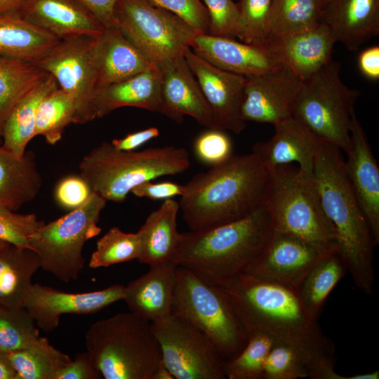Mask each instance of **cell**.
<instances>
[{
    "mask_svg": "<svg viewBox=\"0 0 379 379\" xmlns=\"http://www.w3.org/2000/svg\"><path fill=\"white\" fill-rule=\"evenodd\" d=\"M140 241L138 233H126L117 227L110 228L96 242L88 266L92 269L138 260Z\"/></svg>",
    "mask_w": 379,
    "mask_h": 379,
    "instance_id": "38",
    "label": "cell"
},
{
    "mask_svg": "<svg viewBox=\"0 0 379 379\" xmlns=\"http://www.w3.org/2000/svg\"><path fill=\"white\" fill-rule=\"evenodd\" d=\"M192 51L221 69L243 76L262 73L282 63L265 45L237 41L234 39L198 33Z\"/></svg>",
    "mask_w": 379,
    "mask_h": 379,
    "instance_id": "22",
    "label": "cell"
},
{
    "mask_svg": "<svg viewBox=\"0 0 379 379\" xmlns=\"http://www.w3.org/2000/svg\"><path fill=\"white\" fill-rule=\"evenodd\" d=\"M248 335L265 333L289 345L308 361L310 378L338 379L334 345L307 313L295 289L244 274L221 288Z\"/></svg>",
    "mask_w": 379,
    "mask_h": 379,
    "instance_id": "1",
    "label": "cell"
},
{
    "mask_svg": "<svg viewBox=\"0 0 379 379\" xmlns=\"http://www.w3.org/2000/svg\"><path fill=\"white\" fill-rule=\"evenodd\" d=\"M187 22L199 33L208 34L209 17L202 0H150Z\"/></svg>",
    "mask_w": 379,
    "mask_h": 379,
    "instance_id": "46",
    "label": "cell"
},
{
    "mask_svg": "<svg viewBox=\"0 0 379 379\" xmlns=\"http://www.w3.org/2000/svg\"><path fill=\"white\" fill-rule=\"evenodd\" d=\"M92 190L81 176H68L58 184L55 197L58 203L68 210L81 206L89 197Z\"/></svg>",
    "mask_w": 379,
    "mask_h": 379,
    "instance_id": "47",
    "label": "cell"
},
{
    "mask_svg": "<svg viewBox=\"0 0 379 379\" xmlns=\"http://www.w3.org/2000/svg\"><path fill=\"white\" fill-rule=\"evenodd\" d=\"M209 17L208 34L234 39L238 6L232 0H202Z\"/></svg>",
    "mask_w": 379,
    "mask_h": 379,
    "instance_id": "45",
    "label": "cell"
},
{
    "mask_svg": "<svg viewBox=\"0 0 379 379\" xmlns=\"http://www.w3.org/2000/svg\"><path fill=\"white\" fill-rule=\"evenodd\" d=\"M98 38L79 36L60 40L34 64L52 75L58 86L73 97L76 124L93 121L91 105L98 87Z\"/></svg>",
    "mask_w": 379,
    "mask_h": 379,
    "instance_id": "13",
    "label": "cell"
},
{
    "mask_svg": "<svg viewBox=\"0 0 379 379\" xmlns=\"http://www.w3.org/2000/svg\"><path fill=\"white\" fill-rule=\"evenodd\" d=\"M97 88L117 83L157 65L150 62L116 27L98 38Z\"/></svg>",
    "mask_w": 379,
    "mask_h": 379,
    "instance_id": "27",
    "label": "cell"
},
{
    "mask_svg": "<svg viewBox=\"0 0 379 379\" xmlns=\"http://www.w3.org/2000/svg\"><path fill=\"white\" fill-rule=\"evenodd\" d=\"M25 0H0V14L16 12Z\"/></svg>",
    "mask_w": 379,
    "mask_h": 379,
    "instance_id": "54",
    "label": "cell"
},
{
    "mask_svg": "<svg viewBox=\"0 0 379 379\" xmlns=\"http://www.w3.org/2000/svg\"><path fill=\"white\" fill-rule=\"evenodd\" d=\"M335 43L329 27L319 22L304 30L271 38L265 46L304 81L333 60Z\"/></svg>",
    "mask_w": 379,
    "mask_h": 379,
    "instance_id": "21",
    "label": "cell"
},
{
    "mask_svg": "<svg viewBox=\"0 0 379 379\" xmlns=\"http://www.w3.org/2000/svg\"><path fill=\"white\" fill-rule=\"evenodd\" d=\"M341 64L331 60L302 81L291 117L321 140L346 154L351 148L350 131L354 105L361 95L340 79Z\"/></svg>",
    "mask_w": 379,
    "mask_h": 379,
    "instance_id": "9",
    "label": "cell"
},
{
    "mask_svg": "<svg viewBox=\"0 0 379 379\" xmlns=\"http://www.w3.org/2000/svg\"><path fill=\"white\" fill-rule=\"evenodd\" d=\"M347 272L338 252L323 255L304 277L296 289L311 317L317 320L324 302Z\"/></svg>",
    "mask_w": 379,
    "mask_h": 379,
    "instance_id": "33",
    "label": "cell"
},
{
    "mask_svg": "<svg viewBox=\"0 0 379 379\" xmlns=\"http://www.w3.org/2000/svg\"><path fill=\"white\" fill-rule=\"evenodd\" d=\"M151 324L162 361L174 378H226L224 361L199 329L173 314Z\"/></svg>",
    "mask_w": 379,
    "mask_h": 379,
    "instance_id": "12",
    "label": "cell"
},
{
    "mask_svg": "<svg viewBox=\"0 0 379 379\" xmlns=\"http://www.w3.org/2000/svg\"><path fill=\"white\" fill-rule=\"evenodd\" d=\"M165 103L179 117L188 115L208 128H216L211 108L184 55L158 65Z\"/></svg>",
    "mask_w": 379,
    "mask_h": 379,
    "instance_id": "26",
    "label": "cell"
},
{
    "mask_svg": "<svg viewBox=\"0 0 379 379\" xmlns=\"http://www.w3.org/2000/svg\"><path fill=\"white\" fill-rule=\"evenodd\" d=\"M17 12L60 40L98 37L105 29L78 0H25Z\"/></svg>",
    "mask_w": 379,
    "mask_h": 379,
    "instance_id": "20",
    "label": "cell"
},
{
    "mask_svg": "<svg viewBox=\"0 0 379 379\" xmlns=\"http://www.w3.org/2000/svg\"><path fill=\"white\" fill-rule=\"evenodd\" d=\"M0 379H17V374L7 354L0 352Z\"/></svg>",
    "mask_w": 379,
    "mask_h": 379,
    "instance_id": "53",
    "label": "cell"
},
{
    "mask_svg": "<svg viewBox=\"0 0 379 379\" xmlns=\"http://www.w3.org/2000/svg\"><path fill=\"white\" fill-rule=\"evenodd\" d=\"M85 345L105 379H154L162 362L151 323L130 311L93 323Z\"/></svg>",
    "mask_w": 379,
    "mask_h": 379,
    "instance_id": "6",
    "label": "cell"
},
{
    "mask_svg": "<svg viewBox=\"0 0 379 379\" xmlns=\"http://www.w3.org/2000/svg\"><path fill=\"white\" fill-rule=\"evenodd\" d=\"M312 177L323 208L334 227L338 253L346 270L358 289L371 295L375 278L373 250L377 244L350 184L338 147L320 141Z\"/></svg>",
    "mask_w": 379,
    "mask_h": 379,
    "instance_id": "3",
    "label": "cell"
},
{
    "mask_svg": "<svg viewBox=\"0 0 379 379\" xmlns=\"http://www.w3.org/2000/svg\"><path fill=\"white\" fill-rule=\"evenodd\" d=\"M48 75L35 65L0 55V137L17 103Z\"/></svg>",
    "mask_w": 379,
    "mask_h": 379,
    "instance_id": "34",
    "label": "cell"
},
{
    "mask_svg": "<svg viewBox=\"0 0 379 379\" xmlns=\"http://www.w3.org/2000/svg\"><path fill=\"white\" fill-rule=\"evenodd\" d=\"M172 314L201 331L224 362L247 343L248 333L223 290L180 266L176 268Z\"/></svg>",
    "mask_w": 379,
    "mask_h": 379,
    "instance_id": "8",
    "label": "cell"
},
{
    "mask_svg": "<svg viewBox=\"0 0 379 379\" xmlns=\"http://www.w3.org/2000/svg\"><path fill=\"white\" fill-rule=\"evenodd\" d=\"M184 185L176 182L164 181L152 182L148 181L135 187L131 192L138 197H146L152 200H165L175 196H181Z\"/></svg>",
    "mask_w": 379,
    "mask_h": 379,
    "instance_id": "49",
    "label": "cell"
},
{
    "mask_svg": "<svg viewBox=\"0 0 379 379\" xmlns=\"http://www.w3.org/2000/svg\"><path fill=\"white\" fill-rule=\"evenodd\" d=\"M105 27H114V11L119 0H78Z\"/></svg>",
    "mask_w": 379,
    "mask_h": 379,
    "instance_id": "51",
    "label": "cell"
},
{
    "mask_svg": "<svg viewBox=\"0 0 379 379\" xmlns=\"http://www.w3.org/2000/svg\"><path fill=\"white\" fill-rule=\"evenodd\" d=\"M274 344L265 333H249L246 345L233 359L224 363L228 379H262L265 362Z\"/></svg>",
    "mask_w": 379,
    "mask_h": 379,
    "instance_id": "39",
    "label": "cell"
},
{
    "mask_svg": "<svg viewBox=\"0 0 379 379\" xmlns=\"http://www.w3.org/2000/svg\"><path fill=\"white\" fill-rule=\"evenodd\" d=\"M179 210L178 201L167 199L147 216L137 232L140 241V262L152 266L173 262L180 237L177 229Z\"/></svg>",
    "mask_w": 379,
    "mask_h": 379,
    "instance_id": "29",
    "label": "cell"
},
{
    "mask_svg": "<svg viewBox=\"0 0 379 379\" xmlns=\"http://www.w3.org/2000/svg\"><path fill=\"white\" fill-rule=\"evenodd\" d=\"M44 224L34 213L20 214L0 206V240L18 248L32 249L30 240Z\"/></svg>",
    "mask_w": 379,
    "mask_h": 379,
    "instance_id": "43",
    "label": "cell"
},
{
    "mask_svg": "<svg viewBox=\"0 0 379 379\" xmlns=\"http://www.w3.org/2000/svg\"><path fill=\"white\" fill-rule=\"evenodd\" d=\"M272 0H240L236 37L249 44L265 45L270 34Z\"/></svg>",
    "mask_w": 379,
    "mask_h": 379,
    "instance_id": "41",
    "label": "cell"
},
{
    "mask_svg": "<svg viewBox=\"0 0 379 379\" xmlns=\"http://www.w3.org/2000/svg\"><path fill=\"white\" fill-rule=\"evenodd\" d=\"M154 379H174V378L162 361L155 373Z\"/></svg>",
    "mask_w": 379,
    "mask_h": 379,
    "instance_id": "56",
    "label": "cell"
},
{
    "mask_svg": "<svg viewBox=\"0 0 379 379\" xmlns=\"http://www.w3.org/2000/svg\"><path fill=\"white\" fill-rule=\"evenodd\" d=\"M269 176L254 153L232 154L184 185L182 218L192 231L242 219L265 204Z\"/></svg>",
    "mask_w": 379,
    "mask_h": 379,
    "instance_id": "2",
    "label": "cell"
},
{
    "mask_svg": "<svg viewBox=\"0 0 379 379\" xmlns=\"http://www.w3.org/2000/svg\"><path fill=\"white\" fill-rule=\"evenodd\" d=\"M102 375L97 369L90 353L86 350L76 354L58 373L56 379H98Z\"/></svg>",
    "mask_w": 379,
    "mask_h": 379,
    "instance_id": "48",
    "label": "cell"
},
{
    "mask_svg": "<svg viewBox=\"0 0 379 379\" xmlns=\"http://www.w3.org/2000/svg\"><path fill=\"white\" fill-rule=\"evenodd\" d=\"M40 337L39 328L25 307L0 305V352L9 354L26 348Z\"/></svg>",
    "mask_w": 379,
    "mask_h": 379,
    "instance_id": "40",
    "label": "cell"
},
{
    "mask_svg": "<svg viewBox=\"0 0 379 379\" xmlns=\"http://www.w3.org/2000/svg\"><path fill=\"white\" fill-rule=\"evenodd\" d=\"M265 204L274 230L295 236L322 253L338 252L334 227L312 175L286 165L270 169Z\"/></svg>",
    "mask_w": 379,
    "mask_h": 379,
    "instance_id": "7",
    "label": "cell"
},
{
    "mask_svg": "<svg viewBox=\"0 0 379 379\" xmlns=\"http://www.w3.org/2000/svg\"><path fill=\"white\" fill-rule=\"evenodd\" d=\"M307 359L292 346L274 343L266 359L262 379H298L310 378Z\"/></svg>",
    "mask_w": 379,
    "mask_h": 379,
    "instance_id": "42",
    "label": "cell"
},
{
    "mask_svg": "<svg viewBox=\"0 0 379 379\" xmlns=\"http://www.w3.org/2000/svg\"><path fill=\"white\" fill-rule=\"evenodd\" d=\"M149 267L125 286L123 300L130 312L154 323L172 314L177 265L168 262Z\"/></svg>",
    "mask_w": 379,
    "mask_h": 379,
    "instance_id": "24",
    "label": "cell"
},
{
    "mask_svg": "<svg viewBox=\"0 0 379 379\" xmlns=\"http://www.w3.org/2000/svg\"><path fill=\"white\" fill-rule=\"evenodd\" d=\"M125 286L114 284L106 288L84 293H68L32 284L24 307L37 327L46 333L53 331L64 314H90L124 299Z\"/></svg>",
    "mask_w": 379,
    "mask_h": 379,
    "instance_id": "15",
    "label": "cell"
},
{
    "mask_svg": "<svg viewBox=\"0 0 379 379\" xmlns=\"http://www.w3.org/2000/svg\"><path fill=\"white\" fill-rule=\"evenodd\" d=\"M194 149L201 162L214 166L232 155V144L225 131L208 128L196 138Z\"/></svg>",
    "mask_w": 379,
    "mask_h": 379,
    "instance_id": "44",
    "label": "cell"
},
{
    "mask_svg": "<svg viewBox=\"0 0 379 379\" xmlns=\"http://www.w3.org/2000/svg\"><path fill=\"white\" fill-rule=\"evenodd\" d=\"M58 86L51 74L27 93L14 107L2 129L1 145L22 157L30 140L35 137V123L39 105L44 98Z\"/></svg>",
    "mask_w": 379,
    "mask_h": 379,
    "instance_id": "32",
    "label": "cell"
},
{
    "mask_svg": "<svg viewBox=\"0 0 379 379\" xmlns=\"http://www.w3.org/2000/svg\"><path fill=\"white\" fill-rule=\"evenodd\" d=\"M106 204L102 197L92 191L81 206L44 224L30 240L40 268L65 283L77 279L85 266V244L101 232L98 223Z\"/></svg>",
    "mask_w": 379,
    "mask_h": 379,
    "instance_id": "10",
    "label": "cell"
},
{
    "mask_svg": "<svg viewBox=\"0 0 379 379\" xmlns=\"http://www.w3.org/2000/svg\"><path fill=\"white\" fill-rule=\"evenodd\" d=\"M114 27L157 65L184 55L199 33L150 0H119L114 11Z\"/></svg>",
    "mask_w": 379,
    "mask_h": 379,
    "instance_id": "11",
    "label": "cell"
},
{
    "mask_svg": "<svg viewBox=\"0 0 379 379\" xmlns=\"http://www.w3.org/2000/svg\"><path fill=\"white\" fill-rule=\"evenodd\" d=\"M9 245H10V244H8V243H7V242H6L4 241L0 240V251L5 249Z\"/></svg>",
    "mask_w": 379,
    "mask_h": 379,
    "instance_id": "57",
    "label": "cell"
},
{
    "mask_svg": "<svg viewBox=\"0 0 379 379\" xmlns=\"http://www.w3.org/2000/svg\"><path fill=\"white\" fill-rule=\"evenodd\" d=\"M273 126V136L269 140L255 143L252 152L269 170L297 162L301 172L312 175L314 159L321 140L292 117Z\"/></svg>",
    "mask_w": 379,
    "mask_h": 379,
    "instance_id": "23",
    "label": "cell"
},
{
    "mask_svg": "<svg viewBox=\"0 0 379 379\" xmlns=\"http://www.w3.org/2000/svg\"><path fill=\"white\" fill-rule=\"evenodd\" d=\"M60 39L17 11L0 14V55L35 64Z\"/></svg>",
    "mask_w": 379,
    "mask_h": 379,
    "instance_id": "30",
    "label": "cell"
},
{
    "mask_svg": "<svg viewBox=\"0 0 379 379\" xmlns=\"http://www.w3.org/2000/svg\"><path fill=\"white\" fill-rule=\"evenodd\" d=\"M379 371H374L370 373L356 374L349 376L340 375L339 379H378Z\"/></svg>",
    "mask_w": 379,
    "mask_h": 379,
    "instance_id": "55",
    "label": "cell"
},
{
    "mask_svg": "<svg viewBox=\"0 0 379 379\" xmlns=\"http://www.w3.org/2000/svg\"><path fill=\"white\" fill-rule=\"evenodd\" d=\"M7 354L17 379H56L72 360L41 336L33 345Z\"/></svg>",
    "mask_w": 379,
    "mask_h": 379,
    "instance_id": "35",
    "label": "cell"
},
{
    "mask_svg": "<svg viewBox=\"0 0 379 379\" xmlns=\"http://www.w3.org/2000/svg\"><path fill=\"white\" fill-rule=\"evenodd\" d=\"M159 135V131L157 127H149L129 133L124 138L114 139L111 143L119 150L133 151Z\"/></svg>",
    "mask_w": 379,
    "mask_h": 379,
    "instance_id": "50",
    "label": "cell"
},
{
    "mask_svg": "<svg viewBox=\"0 0 379 379\" xmlns=\"http://www.w3.org/2000/svg\"><path fill=\"white\" fill-rule=\"evenodd\" d=\"M324 254L295 236L274 230L265 248L246 274L296 290Z\"/></svg>",
    "mask_w": 379,
    "mask_h": 379,
    "instance_id": "17",
    "label": "cell"
},
{
    "mask_svg": "<svg viewBox=\"0 0 379 379\" xmlns=\"http://www.w3.org/2000/svg\"><path fill=\"white\" fill-rule=\"evenodd\" d=\"M190 166L183 147L166 146L122 151L109 142L92 149L81 160L80 176L92 191L107 201L121 203L136 186L166 175L186 171Z\"/></svg>",
    "mask_w": 379,
    "mask_h": 379,
    "instance_id": "5",
    "label": "cell"
},
{
    "mask_svg": "<svg viewBox=\"0 0 379 379\" xmlns=\"http://www.w3.org/2000/svg\"><path fill=\"white\" fill-rule=\"evenodd\" d=\"M39 268V257L31 248L10 244L0 251V305L24 307L32 277Z\"/></svg>",
    "mask_w": 379,
    "mask_h": 379,
    "instance_id": "31",
    "label": "cell"
},
{
    "mask_svg": "<svg viewBox=\"0 0 379 379\" xmlns=\"http://www.w3.org/2000/svg\"><path fill=\"white\" fill-rule=\"evenodd\" d=\"M273 231L265 204L242 219L180 233L172 261L204 281L223 288L246 273L265 248Z\"/></svg>",
    "mask_w": 379,
    "mask_h": 379,
    "instance_id": "4",
    "label": "cell"
},
{
    "mask_svg": "<svg viewBox=\"0 0 379 379\" xmlns=\"http://www.w3.org/2000/svg\"><path fill=\"white\" fill-rule=\"evenodd\" d=\"M321 6V8L322 9L330 0H318Z\"/></svg>",
    "mask_w": 379,
    "mask_h": 379,
    "instance_id": "58",
    "label": "cell"
},
{
    "mask_svg": "<svg viewBox=\"0 0 379 379\" xmlns=\"http://www.w3.org/2000/svg\"><path fill=\"white\" fill-rule=\"evenodd\" d=\"M320 22L336 42L354 51L379 34V0H330L321 9Z\"/></svg>",
    "mask_w": 379,
    "mask_h": 379,
    "instance_id": "25",
    "label": "cell"
},
{
    "mask_svg": "<svg viewBox=\"0 0 379 379\" xmlns=\"http://www.w3.org/2000/svg\"><path fill=\"white\" fill-rule=\"evenodd\" d=\"M358 66L364 76L371 80L379 79V46L363 50L358 57Z\"/></svg>",
    "mask_w": 379,
    "mask_h": 379,
    "instance_id": "52",
    "label": "cell"
},
{
    "mask_svg": "<svg viewBox=\"0 0 379 379\" xmlns=\"http://www.w3.org/2000/svg\"><path fill=\"white\" fill-rule=\"evenodd\" d=\"M241 117L246 121L275 124L291 117L302 81L281 64L260 74L245 76Z\"/></svg>",
    "mask_w": 379,
    "mask_h": 379,
    "instance_id": "14",
    "label": "cell"
},
{
    "mask_svg": "<svg viewBox=\"0 0 379 379\" xmlns=\"http://www.w3.org/2000/svg\"><path fill=\"white\" fill-rule=\"evenodd\" d=\"M123 107L158 112L178 124L184 119L173 112L163 99L161 73L158 65L123 81L97 88L91 105L93 120Z\"/></svg>",
    "mask_w": 379,
    "mask_h": 379,
    "instance_id": "18",
    "label": "cell"
},
{
    "mask_svg": "<svg viewBox=\"0 0 379 379\" xmlns=\"http://www.w3.org/2000/svg\"><path fill=\"white\" fill-rule=\"evenodd\" d=\"M351 148L346 154V173L356 199L379 243V168L356 114L352 118Z\"/></svg>",
    "mask_w": 379,
    "mask_h": 379,
    "instance_id": "19",
    "label": "cell"
},
{
    "mask_svg": "<svg viewBox=\"0 0 379 379\" xmlns=\"http://www.w3.org/2000/svg\"><path fill=\"white\" fill-rule=\"evenodd\" d=\"M42 185L34 152L18 157L0 146V206L19 210L37 196Z\"/></svg>",
    "mask_w": 379,
    "mask_h": 379,
    "instance_id": "28",
    "label": "cell"
},
{
    "mask_svg": "<svg viewBox=\"0 0 379 379\" xmlns=\"http://www.w3.org/2000/svg\"><path fill=\"white\" fill-rule=\"evenodd\" d=\"M321 11L318 0H272L268 40L314 26Z\"/></svg>",
    "mask_w": 379,
    "mask_h": 379,
    "instance_id": "37",
    "label": "cell"
},
{
    "mask_svg": "<svg viewBox=\"0 0 379 379\" xmlns=\"http://www.w3.org/2000/svg\"><path fill=\"white\" fill-rule=\"evenodd\" d=\"M211 108L215 128L242 132L241 117L245 76L221 69L196 55L191 48L184 55Z\"/></svg>",
    "mask_w": 379,
    "mask_h": 379,
    "instance_id": "16",
    "label": "cell"
},
{
    "mask_svg": "<svg viewBox=\"0 0 379 379\" xmlns=\"http://www.w3.org/2000/svg\"><path fill=\"white\" fill-rule=\"evenodd\" d=\"M2 144V138L0 137V146Z\"/></svg>",
    "mask_w": 379,
    "mask_h": 379,
    "instance_id": "59",
    "label": "cell"
},
{
    "mask_svg": "<svg viewBox=\"0 0 379 379\" xmlns=\"http://www.w3.org/2000/svg\"><path fill=\"white\" fill-rule=\"evenodd\" d=\"M76 103L73 97L59 86L40 102L36 117L35 136L42 135L51 145L62 138L65 128L76 124Z\"/></svg>",
    "mask_w": 379,
    "mask_h": 379,
    "instance_id": "36",
    "label": "cell"
}]
</instances>
